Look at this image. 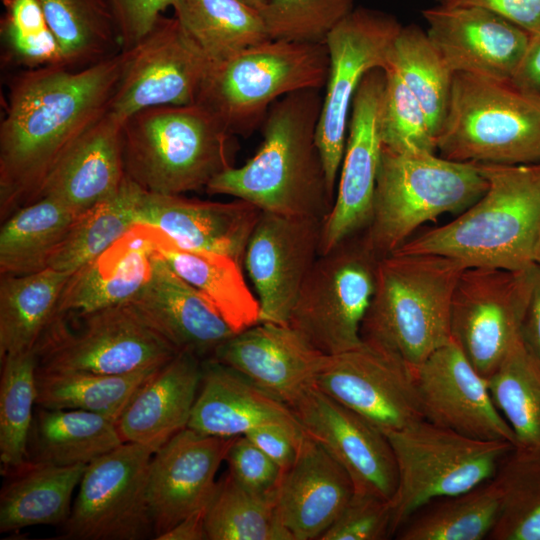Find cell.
<instances>
[{"label":"cell","mask_w":540,"mask_h":540,"mask_svg":"<svg viewBox=\"0 0 540 540\" xmlns=\"http://www.w3.org/2000/svg\"><path fill=\"white\" fill-rule=\"evenodd\" d=\"M533 260L535 263L540 265V236L535 247Z\"/></svg>","instance_id":"cell-57"},{"label":"cell","mask_w":540,"mask_h":540,"mask_svg":"<svg viewBox=\"0 0 540 540\" xmlns=\"http://www.w3.org/2000/svg\"><path fill=\"white\" fill-rule=\"evenodd\" d=\"M178 352L201 360L231 338L234 331L217 310L153 251L149 279L129 303Z\"/></svg>","instance_id":"cell-25"},{"label":"cell","mask_w":540,"mask_h":540,"mask_svg":"<svg viewBox=\"0 0 540 540\" xmlns=\"http://www.w3.org/2000/svg\"><path fill=\"white\" fill-rule=\"evenodd\" d=\"M521 337L531 352L540 359V265L535 262L531 266V288Z\"/></svg>","instance_id":"cell-55"},{"label":"cell","mask_w":540,"mask_h":540,"mask_svg":"<svg viewBox=\"0 0 540 540\" xmlns=\"http://www.w3.org/2000/svg\"><path fill=\"white\" fill-rule=\"evenodd\" d=\"M60 201L43 196L18 209L0 229L1 276L42 271L76 219Z\"/></svg>","instance_id":"cell-35"},{"label":"cell","mask_w":540,"mask_h":540,"mask_svg":"<svg viewBox=\"0 0 540 540\" xmlns=\"http://www.w3.org/2000/svg\"><path fill=\"white\" fill-rule=\"evenodd\" d=\"M484 194L453 221L410 238L397 250L451 257L467 267L521 270L534 263L540 236V162L477 163Z\"/></svg>","instance_id":"cell-3"},{"label":"cell","mask_w":540,"mask_h":540,"mask_svg":"<svg viewBox=\"0 0 540 540\" xmlns=\"http://www.w3.org/2000/svg\"><path fill=\"white\" fill-rule=\"evenodd\" d=\"M205 510L184 518L171 529L158 536L157 540H207L205 531Z\"/></svg>","instance_id":"cell-56"},{"label":"cell","mask_w":540,"mask_h":540,"mask_svg":"<svg viewBox=\"0 0 540 540\" xmlns=\"http://www.w3.org/2000/svg\"><path fill=\"white\" fill-rule=\"evenodd\" d=\"M225 462L230 475L246 489L276 495L283 471L245 435L234 437Z\"/></svg>","instance_id":"cell-50"},{"label":"cell","mask_w":540,"mask_h":540,"mask_svg":"<svg viewBox=\"0 0 540 540\" xmlns=\"http://www.w3.org/2000/svg\"><path fill=\"white\" fill-rule=\"evenodd\" d=\"M384 82L383 69H373L354 95L334 203L322 223L320 254L369 223L382 152L379 118Z\"/></svg>","instance_id":"cell-18"},{"label":"cell","mask_w":540,"mask_h":540,"mask_svg":"<svg viewBox=\"0 0 540 540\" xmlns=\"http://www.w3.org/2000/svg\"><path fill=\"white\" fill-rule=\"evenodd\" d=\"M153 451L121 445L88 464L64 523V539L140 540L153 533L147 479Z\"/></svg>","instance_id":"cell-14"},{"label":"cell","mask_w":540,"mask_h":540,"mask_svg":"<svg viewBox=\"0 0 540 540\" xmlns=\"http://www.w3.org/2000/svg\"><path fill=\"white\" fill-rule=\"evenodd\" d=\"M121 51L132 48L176 0H112Z\"/></svg>","instance_id":"cell-51"},{"label":"cell","mask_w":540,"mask_h":540,"mask_svg":"<svg viewBox=\"0 0 540 540\" xmlns=\"http://www.w3.org/2000/svg\"><path fill=\"white\" fill-rule=\"evenodd\" d=\"M144 228L153 251L217 310L234 333L260 322L259 302L245 281L242 263L225 254L183 246L151 226Z\"/></svg>","instance_id":"cell-31"},{"label":"cell","mask_w":540,"mask_h":540,"mask_svg":"<svg viewBox=\"0 0 540 540\" xmlns=\"http://www.w3.org/2000/svg\"><path fill=\"white\" fill-rule=\"evenodd\" d=\"M153 249L144 225L136 224L100 256L70 274L56 316H81L130 303L152 270Z\"/></svg>","instance_id":"cell-30"},{"label":"cell","mask_w":540,"mask_h":540,"mask_svg":"<svg viewBox=\"0 0 540 540\" xmlns=\"http://www.w3.org/2000/svg\"><path fill=\"white\" fill-rule=\"evenodd\" d=\"M289 406L306 434L345 469L355 494L392 500L398 470L385 433L315 385Z\"/></svg>","instance_id":"cell-19"},{"label":"cell","mask_w":540,"mask_h":540,"mask_svg":"<svg viewBox=\"0 0 540 540\" xmlns=\"http://www.w3.org/2000/svg\"><path fill=\"white\" fill-rule=\"evenodd\" d=\"M501 511L494 478L417 510L397 531L400 540H482L489 537Z\"/></svg>","instance_id":"cell-36"},{"label":"cell","mask_w":540,"mask_h":540,"mask_svg":"<svg viewBox=\"0 0 540 540\" xmlns=\"http://www.w3.org/2000/svg\"><path fill=\"white\" fill-rule=\"evenodd\" d=\"M75 317V331L53 318L35 348L38 370L122 375L159 368L179 353L129 303Z\"/></svg>","instance_id":"cell-11"},{"label":"cell","mask_w":540,"mask_h":540,"mask_svg":"<svg viewBox=\"0 0 540 540\" xmlns=\"http://www.w3.org/2000/svg\"><path fill=\"white\" fill-rule=\"evenodd\" d=\"M510 82L521 91L540 98V31L530 33L526 51Z\"/></svg>","instance_id":"cell-54"},{"label":"cell","mask_w":540,"mask_h":540,"mask_svg":"<svg viewBox=\"0 0 540 540\" xmlns=\"http://www.w3.org/2000/svg\"><path fill=\"white\" fill-rule=\"evenodd\" d=\"M63 53L80 69L121 51L112 0H38Z\"/></svg>","instance_id":"cell-38"},{"label":"cell","mask_w":540,"mask_h":540,"mask_svg":"<svg viewBox=\"0 0 540 540\" xmlns=\"http://www.w3.org/2000/svg\"><path fill=\"white\" fill-rule=\"evenodd\" d=\"M414 371L425 420L472 438L517 446L514 432L493 401L487 379L453 339Z\"/></svg>","instance_id":"cell-20"},{"label":"cell","mask_w":540,"mask_h":540,"mask_svg":"<svg viewBox=\"0 0 540 540\" xmlns=\"http://www.w3.org/2000/svg\"><path fill=\"white\" fill-rule=\"evenodd\" d=\"M385 435L398 470V486L391 500L395 535L429 502L494 478L515 448L507 441L472 438L427 420Z\"/></svg>","instance_id":"cell-9"},{"label":"cell","mask_w":540,"mask_h":540,"mask_svg":"<svg viewBox=\"0 0 540 540\" xmlns=\"http://www.w3.org/2000/svg\"><path fill=\"white\" fill-rule=\"evenodd\" d=\"M260 213L241 199L208 201L143 190L137 224L156 228L183 246L225 254L242 263Z\"/></svg>","instance_id":"cell-24"},{"label":"cell","mask_w":540,"mask_h":540,"mask_svg":"<svg viewBox=\"0 0 540 540\" xmlns=\"http://www.w3.org/2000/svg\"><path fill=\"white\" fill-rule=\"evenodd\" d=\"M205 531L207 540H294L279 517L276 495L254 493L229 472L206 507Z\"/></svg>","instance_id":"cell-43"},{"label":"cell","mask_w":540,"mask_h":540,"mask_svg":"<svg viewBox=\"0 0 540 540\" xmlns=\"http://www.w3.org/2000/svg\"><path fill=\"white\" fill-rule=\"evenodd\" d=\"M253 6L257 7L258 9L267 1V0H246Z\"/></svg>","instance_id":"cell-58"},{"label":"cell","mask_w":540,"mask_h":540,"mask_svg":"<svg viewBox=\"0 0 540 540\" xmlns=\"http://www.w3.org/2000/svg\"><path fill=\"white\" fill-rule=\"evenodd\" d=\"M319 91L299 90L273 103L257 152L242 166L218 174L205 191L247 201L264 212L324 219L335 194L316 143Z\"/></svg>","instance_id":"cell-2"},{"label":"cell","mask_w":540,"mask_h":540,"mask_svg":"<svg viewBox=\"0 0 540 540\" xmlns=\"http://www.w3.org/2000/svg\"><path fill=\"white\" fill-rule=\"evenodd\" d=\"M328 68L325 43L270 39L212 61L196 103L232 135L247 137L278 99L325 87Z\"/></svg>","instance_id":"cell-7"},{"label":"cell","mask_w":540,"mask_h":540,"mask_svg":"<svg viewBox=\"0 0 540 540\" xmlns=\"http://www.w3.org/2000/svg\"><path fill=\"white\" fill-rule=\"evenodd\" d=\"M437 1H438L439 3H442V2H444L445 0H437Z\"/></svg>","instance_id":"cell-59"},{"label":"cell","mask_w":540,"mask_h":540,"mask_svg":"<svg viewBox=\"0 0 540 540\" xmlns=\"http://www.w3.org/2000/svg\"><path fill=\"white\" fill-rule=\"evenodd\" d=\"M123 51L80 69H23L9 82L0 125L1 221L39 199L48 175L107 111L121 77Z\"/></svg>","instance_id":"cell-1"},{"label":"cell","mask_w":540,"mask_h":540,"mask_svg":"<svg viewBox=\"0 0 540 540\" xmlns=\"http://www.w3.org/2000/svg\"><path fill=\"white\" fill-rule=\"evenodd\" d=\"M284 472L296 461L307 434L299 435L278 425L256 428L245 435Z\"/></svg>","instance_id":"cell-52"},{"label":"cell","mask_w":540,"mask_h":540,"mask_svg":"<svg viewBox=\"0 0 540 540\" xmlns=\"http://www.w3.org/2000/svg\"><path fill=\"white\" fill-rule=\"evenodd\" d=\"M122 443L116 423L102 415L36 406L27 442V461L88 465Z\"/></svg>","instance_id":"cell-33"},{"label":"cell","mask_w":540,"mask_h":540,"mask_svg":"<svg viewBox=\"0 0 540 540\" xmlns=\"http://www.w3.org/2000/svg\"><path fill=\"white\" fill-rule=\"evenodd\" d=\"M202 360L177 353L136 391L116 422L123 442L140 444L155 453L188 427L199 390Z\"/></svg>","instance_id":"cell-29"},{"label":"cell","mask_w":540,"mask_h":540,"mask_svg":"<svg viewBox=\"0 0 540 540\" xmlns=\"http://www.w3.org/2000/svg\"><path fill=\"white\" fill-rule=\"evenodd\" d=\"M233 439L187 427L153 453L147 502L155 538L206 509L217 485V471Z\"/></svg>","instance_id":"cell-21"},{"label":"cell","mask_w":540,"mask_h":540,"mask_svg":"<svg viewBox=\"0 0 540 540\" xmlns=\"http://www.w3.org/2000/svg\"><path fill=\"white\" fill-rule=\"evenodd\" d=\"M494 479L501 511L488 539L540 540V452L515 447Z\"/></svg>","instance_id":"cell-44"},{"label":"cell","mask_w":540,"mask_h":540,"mask_svg":"<svg viewBox=\"0 0 540 540\" xmlns=\"http://www.w3.org/2000/svg\"><path fill=\"white\" fill-rule=\"evenodd\" d=\"M322 223L321 218L261 211L243 258L257 293L261 323L287 324L320 254Z\"/></svg>","instance_id":"cell-17"},{"label":"cell","mask_w":540,"mask_h":540,"mask_svg":"<svg viewBox=\"0 0 540 540\" xmlns=\"http://www.w3.org/2000/svg\"><path fill=\"white\" fill-rule=\"evenodd\" d=\"M354 0H267L259 11L272 40L324 43Z\"/></svg>","instance_id":"cell-48"},{"label":"cell","mask_w":540,"mask_h":540,"mask_svg":"<svg viewBox=\"0 0 540 540\" xmlns=\"http://www.w3.org/2000/svg\"><path fill=\"white\" fill-rule=\"evenodd\" d=\"M383 71L379 118L382 146L397 152L435 153L436 137L418 99L394 69L387 67Z\"/></svg>","instance_id":"cell-47"},{"label":"cell","mask_w":540,"mask_h":540,"mask_svg":"<svg viewBox=\"0 0 540 540\" xmlns=\"http://www.w3.org/2000/svg\"><path fill=\"white\" fill-rule=\"evenodd\" d=\"M394 69L418 99L437 139L445 119L454 72L416 24L401 27L385 68Z\"/></svg>","instance_id":"cell-41"},{"label":"cell","mask_w":540,"mask_h":540,"mask_svg":"<svg viewBox=\"0 0 540 540\" xmlns=\"http://www.w3.org/2000/svg\"><path fill=\"white\" fill-rule=\"evenodd\" d=\"M123 52V70L108 110L124 119L149 107L196 103L212 62L175 16L161 15Z\"/></svg>","instance_id":"cell-15"},{"label":"cell","mask_w":540,"mask_h":540,"mask_svg":"<svg viewBox=\"0 0 540 540\" xmlns=\"http://www.w3.org/2000/svg\"><path fill=\"white\" fill-rule=\"evenodd\" d=\"M401 27L397 18L389 13L358 7L339 22L324 41L329 68L316 143L328 186L334 194L354 95L369 71L385 69Z\"/></svg>","instance_id":"cell-12"},{"label":"cell","mask_w":540,"mask_h":540,"mask_svg":"<svg viewBox=\"0 0 540 540\" xmlns=\"http://www.w3.org/2000/svg\"><path fill=\"white\" fill-rule=\"evenodd\" d=\"M36 351L1 358L0 461L4 471L27 461V442L36 407Z\"/></svg>","instance_id":"cell-45"},{"label":"cell","mask_w":540,"mask_h":540,"mask_svg":"<svg viewBox=\"0 0 540 540\" xmlns=\"http://www.w3.org/2000/svg\"><path fill=\"white\" fill-rule=\"evenodd\" d=\"M393 535L392 501L354 493L319 540H385Z\"/></svg>","instance_id":"cell-49"},{"label":"cell","mask_w":540,"mask_h":540,"mask_svg":"<svg viewBox=\"0 0 540 540\" xmlns=\"http://www.w3.org/2000/svg\"><path fill=\"white\" fill-rule=\"evenodd\" d=\"M380 258L363 230L319 254L287 324L325 355L361 344V326L374 295Z\"/></svg>","instance_id":"cell-10"},{"label":"cell","mask_w":540,"mask_h":540,"mask_svg":"<svg viewBox=\"0 0 540 540\" xmlns=\"http://www.w3.org/2000/svg\"><path fill=\"white\" fill-rule=\"evenodd\" d=\"M422 16L430 40L454 73L512 80L529 43L528 31L475 6L440 3Z\"/></svg>","instance_id":"cell-22"},{"label":"cell","mask_w":540,"mask_h":540,"mask_svg":"<svg viewBox=\"0 0 540 540\" xmlns=\"http://www.w3.org/2000/svg\"><path fill=\"white\" fill-rule=\"evenodd\" d=\"M488 181L477 163L459 162L433 152H397L382 146L372 212L363 230L383 257L428 221L462 213L486 191Z\"/></svg>","instance_id":"cell-6"},{"label":"cell","mask_w":540,"mask_h":540,"mask_svg":"<svg viewBox=\"0 0 540 540\" xmlns=\"http://www.w3.org/2000/svg\"><path fill=\"white\" fill-rule=\"evenodd\" d=\"M326 357L288 324L261 322L234 334L212 356L287 405L315 384Z\"/></svg>","instance_id":"cell-23"},{"label":"cell","mask_w":540,"mask_h":540,"mask_svg":"<svg viewBox=\"0 0 540 540\" xmlns=\"http://www.w3.org/2000/svg\"><path fill=\"white\" fill-rule=\"evenodd\" d=\"M4 58L25 69L63 66L61 46L38 0H1Z\"/></svg>","instance_id":"cell-46"},{"label":"cell","mask_w":540,"mask_h":540,"mask_svg":"<svg viewBox=\"0 0 540 540\" xmlns=\"http://www.w3.org/2000/svg\"><path fill=\"white\" fill-rule=\"evenodd\" d=\"M354 486L345 469L309 435L276 491L279 517L294 540L320 539L351 500Z\"/></svg>","instance_id":"cell-27"},{"label":"cell","mask_w":540,"mask_h":540,"mask_svg":"<svg viewBox=\"0 0 540 540\" xmlns=\"http://www.w3.org/2000/svg\"><path fill=\"white\" fill-rule=\"evenodd\" d=\"M451 6L487 9L529 33L540 31V0H445Z\"/></svg>","instance_id":"cell-53"},{"label":"cell","mask_w":540,"mask_h":540,"mask_svg":"<svg viewBox=\"0 0 540 540\" xmlns=\"http://www.w3.org/2000/svg\"><path fill=\"white\" fill-rule=\"evenodd\" d=\"M436 147L440 156L459 162H540V98L511 82L454 73Z\"/></svg>","instance_id":"cell-8"},{"label":"cell","mask_w":540,"mask_h":540,"mask_svg":"<svg viewBox=\"0 0 540 540\" xmlns=\"http://www.w3.org/2000/svg\"><path fill=\"white\" fill-rule=\"evenodd\" d=\"M143 190L126 176L114 195L77 216L48 268L72 274L110 248L137 224Z\"/></svg>","instance_id":"cell-39"},{"label":"cell","mask_w":540,"mask_h":540,"mask_svg":"<svg viewBox=\"0 0 540 540\" xmlns=\"http://www.w3.org/2000/svg\"><path fill=\"white\" fill-rule=\"evenodd\" d=\"M88 465L57 466L26 461L9 470L0 494V531L65 523L74 490Z\"/></svg>","instance_id":"cell-32"},{"label":"cell","mask_w":540,"mask_h":540,"mask_svg":"<svg viewBox=\"0 0 540 540\" xmlns=\"http://www.w3.org/2000/svg\"><path fill=\"white\" fill-rule=\"evenodd\" d=\"M493 401L518 448L540 452V359L522 337L487 379Z\"/></svg>","instance_id":"cell-42"},{"label":"cell","mask_w":540,"mask_h":540,"mask_svg":"<svg viewBox=\"0 0 540 540\" xmlns=\"http://www.w3.org/2000/svg\"><path fill=\"white\" fill-rule=\"evenodd\" d=\"M314 385L383 433L425 420L414 368L365 341L327 355Z\"/></svg>","instance_id":"cell-16"},{"label":"cell","mask_w":540,"mask_h":540,"mask_svg":"<svg viewBox=\"0 0 540 540\" xmlns=\"http://www.w3.org/2000/svg\"><path fill=\"white\" fill-rule=\"evenodd\" d=\"M173 9L213 62L270 40L259 9L246 0H176Z\"/></svg>","instance_id":"cell-37"},{"label":"cell","mask_w":540,"mask_h":540,"mask_svg":"<svg viewBox=\"0 0 540 540\" xmlns=\"http://www.w3.org/2000/svg\"><path fill=\"white\" fill-rule=\"evenodd\" d=\"M531 266L521 270L466 267L451 302V336L472 366L488 379L521 338Z\"/></svg>","instance_id":"cell-13"},{"label":"cell","mask_w":540,"mask_h":540,"mask_svg":"<svg viewBox=\"0 0 540 540\" xmlns=\"http://www.w3.org/2000/svg\"><path fill=\"white\" fill-rule=\"evenodd\" d=\"M267 425L306 434L289 405L235 369L213 358L202 360L199 390L188 428L233 438Z\"/></svg>","instance_id":"cell-26"},{"label":"cell","mask_w":540,"mask_h":540,"mask_svg":"<svg viewBox=\"0 0 540 540\" xmlns=\"http://www.w3.org/2000/svg\"><path fill=\"white\" fill-rule=\"evenodd\" d=\"M70 274L53 268L0 279V359L35 350Z\"/></svg>","instance_id":"cell-34"},{"label":"cell","mask_w":540,"mask_h":540,"mask_svg":"<svg viewBox=\"0 0 540 540\" xmlns=\"http://www.w3.org/2000/svg\"><path fill=\"white\" fill-rule=\"evenodd\" d=\"M460 260L394 251L379 259L361 339L415 368L452 340L451 302Z\"/></svg>","instance_id":"cell-4"},{"label":"cell","mask_w":540,"mask_h":540,"mask_svg":"<svg viewBox=\"0 0 540 540\" xmlns=\"http://www.w3.org/2000/svg\"><path fill=\"white\" fill-rule=\"evenodd\" d=\"M124 122L108 110L60 158L39 198L52 197L79 216L114 195L126 179Z\"/></svg>","instance_id":"cell-28"},{"label":"cell","mask_w":540,"mask_h":540,"mask_svg":"<svg viewBox=\"0 0 540 540\" xmlns=\"http://www.w3.org/2000/svg\"><path fill=\"white\" fill-rule=\"evenodd\" d=\"M159 368L122 375L37 369L36 406L83 410L116 423L139 387Z\"/></svg>","instance_id":"cell-40"},{"label":"cell","mask_w":540,"mask_h":540,"mask_svg":"<svg viewBox=\"0 0 540 540\" xmlns=\"http://www.w3.org/2000/svg\"><path fill=\"white\" fill-rule=\"evenodd\" d=\"M234 137L197 103L142 109L123 125L125 174L152 193L176 195L205 189L214 177L234 166Z\"/></svg>","instance_id":"cell-5"}]
</instances>
